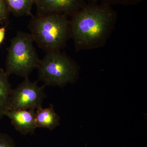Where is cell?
Masks as SVG:
<instances>
[{
  "mask_svg": "<svg viewBox=\"0 0 147 147\" xmlns=\"http://www.w3.org/2000/svg\"><path fill=\"white\" fill-rule=\"evenodd\" d=\"M5 27L0 28V44L2 43L4 40L5 35Z\"/></svg>",
  "mask_w": 147,
  "mask_h": 147,
  "instance_id": "cell-14",
  "label": "cell"
},
{
  "mask_svg": "<svg viewBox=\"0 0 147 147\" xmlns=\"http://www.w3.org/2000/svg\"><path fill=\"white\" fill-rule=\"evenodd\" d=\"M60 118L55 113L54 105L50 104L47 108L42 106L36 110V123L37 128H45L50 130L60 124Z\"/></svg>",
  "mask_w": 147,
  "mask_h": 147,
  "instance_id": "cell-8",
  "label": "cell"
},
{
  "mask_svg": "<svg viewBox=\"0 0 147 147\" xmlns=\"http://www.w3.org/2000/svg\"><path fill=\"white\" fill-rule=\"evenodd\" d=\"M144 1L145 0H100V3L111 6L113 5H134Z\"/></svg>",
  "mask_w": 147,
  "mask_h": 147,
  "instance_id": "cell-11",
  "label": "cell"
},
{
  "mask_svg": "<svg viewBox=\"0 0 147 147\" xmlns=\"http://www.w3.org/2000/svg\"><path fill=\"white\" fill-rule=\"evenodd\" d=\"M10 12L4 0H0V23L4 24L8 21Z\"/></svg>",
  "mask_w": 147,
  "mask_h": 147,
  "instance_id": "cell-13",
  "label": "cell"
},
{
  "mask_svg": "<svg viewBox=\"0 0 147 147\" xmlns=\"http://www.w3.org/2000/svg\"><path fill=\"white\" fill-rule=\"evenodd\" d=\"M85 0H37V14H61L72 17L86 5Z\"/></svg>",
  "mask_w": 147,
  "mask_h": 147,
  "instance_id": "cell-6",
  "label": "cell"
},
{
  "mask_svg": "<svg viewBox=\"0 0 147 147\" xmlns=\"http://www.w3.org/2000/svg\"><path fill=\"white\" fill-rule=\"evenodd\" d=\"M28 28L34 42L46 53L60 51L71 37L70 20L61 14L32 15Z\"/></svg>",
  "mask_w": 147,
  "mask_h": 147,
  "instance_id": "cell-2",
  "label": "cell"
},
{
  "mask_svg": "<svg viewBox=\"0 0 147 147\" xmlns=\"http://www.w3.org/2000/svg\"><path fill=\"white\" fill-rule=\"evenodd\" d=\"M37 69L39 80L44 86H52L63 87L72 83L78 72L75 63L60 51L47 53Z\"/></svg>",
  "mask_w": 147,
  "mask_h": 147,
  "instance_id": "cell-4",
  "label": "cell"
},
{
  "mask_svg": "<svg viewBox=\"0 0 147 147\" xmlns=\"http://www.w3.org/2000/svg\"><path fill=\"white\" fill-rule=\"evenodd\" d=\"M88 1V3H98L100 0H85Z\"/></svg>",
  "mask_w": 147,
  "mask_h": 147,
  "instance_id": "cell-15",
  "label": "cell"
},
{
  "mask_svg": "<svg viewBox=\"0 0 147 147\" xmlns=\"http://www.w3.org/2000/svg\"><path fill=\"white\" fill-rule=\"evenodd\" d=\"M30 34L18 31L10 40L5 61V72L24 77L29 75L39 65L40 59L34 46Z\"/></svg>",
  "mask_w": 147,
  "mask_h": 147,
  "instance_id": "cell-3",
  "label": "cell"
},
{
  "mask_svg": "<svg viewBox=\"0 0 147 147\" xmlns=\"http://www.w3.org/2000/svg\"><path fill=\"white\" fill-rule=\"evenodd\" d=\"M9 76L5 71L0 68V119L5 116L8 111L11 93V85Z\"/></svg>",
  "mask_w": 147,
  "mask_h": 147,
  "instance_id": "cell-9",
  "label": "cell"
},
{
  "mask_svg": "<svg viewBox=\"0 0 147 147\" xmlns=\"http://www.w3.org/2000/svg\"><path fill=\"white\" fill-rule=\"evenodd\" d=\"M37 0H4L10 11L14 16L21 17L32 16V8Z\"/></svg>",
  "mask_w": 147,
  "mask_h": 147,
  "instance_id": "cell-10",
  "label": "cell"
},
{
  "mask_svg": "<svg viewBox=\"0 0 147 147\" xmlns=\"http://www.w3.org/2000/svg\"><path fill=\"white\" fill-rule=\"evenodd\" d=\"M37 82H32L28 77L11 90L8 110H36L42 106L46 98L45 86H38Z\"/></svg>",
  "mask_w": 147,
  "mask_h": 147,
  "instance_id": "cell-5",
  "label": "cell"
},
{
  "mask_svg": "<svg viewBox=\"0 0 147 147\" xmlns=\"http://www.w3.org/2000/svg\"><path fill=\"white\" fill-rule=\"evenodd\" d=\"M5 116L10 119L14 128L21 134H34L37 128L36 110H8Z\"/></svg>",
  "mask_w": 147,
  "mask_h": 147,
  "instance_id": "cell-7",
  "label": "cell"
},
{
  "mask_svg": "<svg viewBox=\"0 0 147 147\" xmlns=\"http://www.w3.org/2000/svg\"><path fill=\"white\" fill-rule=\"evenodd\" d=\"M0 147H16L13 139L6 133L0 132Z\"/></svg>",
  "mask_w": 147,
  "mask_h": 147,
  "instance_id": "cell-12",
  "label": "cell"
},
{
  "mask_svg": "<svg viewBox=\"0 0 147 147\" xmlns=\"http://www.w3.org/2000/svg\"><path fill=\"white\" fill-rule=\"evenodd\" d=\"M71 17L70 36L76 50L95 49L104 45L113 31L117 13L111 6L88 3Z\"/></svg>",
  "mask_w": 147,
  "mask_h": 147,
  "instance_id": "cell-1",
  "label": "cell"
}]
</instances>
